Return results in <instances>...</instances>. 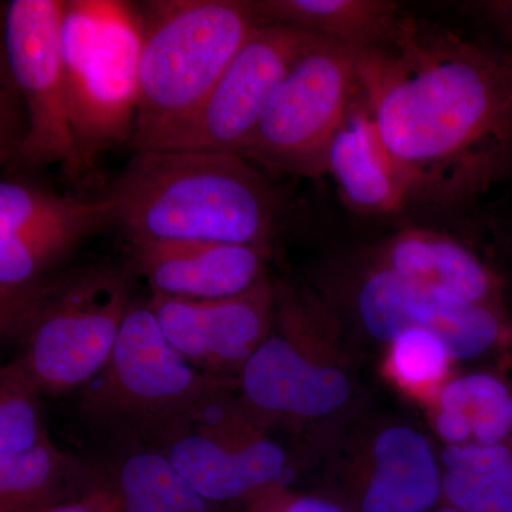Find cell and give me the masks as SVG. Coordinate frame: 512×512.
<instances>
[{"label":"cell","mask_w":512,"mask_h":512,"mask_svg":"<svg viewBox=\"0 0 512 512\" xmlns=\"http://www.w3.org/2000/svg\"><path fill=\"white\" fill-rule=\"evenodd\" d=\"M443 497L468 512H512V444H466L443 451Z\"/></svg>","instance_id":"obj_21"},{"label":"cell","mask_w":512,"mask_h":512,"mask_svg":"<svg viewBox=\"0 0 512 512\" xmlns=\"http://www.w3.org/2000/svg\"><path fill=\"white\" fill-rule=\"evenodd\" d=\"M357 311L373 338L392 343L412 329L433 333L451 359L483 355L503 335L494 306L461 301L393 269L382 266L367 275L357 292Z\"/></svg>","instance_id":"obj_13"},{"label":"cell","mask_w":512,"mask_h":512,"mask_svg":"<svg viewBox=\"0 0 512 512\" xmlns=\"http://www.w3.org/2000/svg\"><path fill=\"white\" fill-rule=\"evenodd\" d=\"M446 346L433 333L412 329L392 342L394 375L407 386L424 387L439 382L450 362Z\"/></svg>","instance_id":"obj_25"},{"label":"cell","mask_w":512,"mask_h":512,"mask_svg":"<svg viewBox=\"0 0 512 512\" xmlns=\"http://www.w3.org/2000/svg\"><path fill=\"white\" fill-rule=\"evenodd\" d=\"M43 396L32 376L13 359L0 370V456H12L45 440Z\"/></svg>","instance_id":"obj_24"},{"label":"cell","mask_w":512,"mask_h":512,"mask_svg":"<svg viewBox=\"0 0 512 512\" xmlns=\"http://www.w3.org/2000/svg\"><path fill=\"white\" fill-rule=\"evenodd\" d=\"M436 429L450 446L507 444L512 392L498 377L478 373L448 383L440 394Z\"/></svg>","instance_id":"obj_20"},{"label":"cell","mask_w":512,"mask_h":512,"mask_svg":"<svg viewBox=\"0 0 512 512\" xmlns=\"http://www.w3.org/2000/svg\"><path fill=\"white\" fill-rule=\"evenodd\" d=\"M265 23H281L365 52L392 42L404 15L387 0H256Z\"/></svg>","instance_id":"obj_17"},{"label":"cell","mask_w":512,"mask_h":512,"mask_svg":"<svg viewBox=\"0 0 512 512\" xmlns=\"http://www.w3.org/2000/svg\"><path fill=\"white\" fill-rule=\"evenodd\" d=\"M60 0H10L3 18L6 64L28 114V127L12 161L23 167L60 165L83 173L67 116L60 25Z\"/></svg>","instance_id":"obj_10"},{"label":"cell","mask_w":512,"mask_h":512,"mask_svg":"<svg viewBox=\"0 0 512 512\" xmlns=\"http://www.w3.org/2000/svg\"><path fill=\"white\" fill-rule=\"evenodd\" d=\"M121 500L113 478H103L100 483L42 512H120Z\"/></svg>","instance_id":"obj_27"},{"label":"cell","mask_w":512,"mask_h":512,"mask_svg":"<svg viewBox=\"0 0 512 512\" xmlns=\"http://www.w3.org/2000/svg\"><path fill=\"white\" fill-rule=\"evenodd\" d=\"M276 289L279 332L269 333L242 369L238 396L259 420L320 419L348 400V377L313 352L323 309L306 293Z\"/></svg>","instance_id":"obj_9"},{"label":"cell","mask_w":512,"mask_h":512,"mask_svg":"<svg viewBox=\"0 0 512 512\" xmlns=\"http://www.w3.org/2000/svg\"><path fill=\"white\" fill-rule=\"evenodd\" d=\"M264 424L232 390L198 404L154 439L205 500L245 503L285 485L288 474L284 448L266 436Z\"/></svg>","instance_id":"obj_8"},{"label":"cell","mask_w":512,"mask_h":512,"mask_svg":"<svg viewBox=\"0 0 512 512\" xmlns=\"http://www.w3.org/2000/svg\"><path fill=\"white\" fill-rule=\"evenodd\" d=\"M357 94L359 50L318 37L279 84L239 156L269 173L322 177Z\"/></svg>","instance_id":"obj_7"},{"label":"cell","mask_w":512,"mask_h":512,"mask_svg":"<svg viewBox=\"0 0 512 512\" xmlns=\"http://www.w3.org/2000/svg\"><path fill=\"white\" fill-rule=\"evenodd\" d=\"M138 10L143 42L133 151L190 119L265 23L255 2L244 0H151Z\"/></svg>","instance_id":"obj_3"},{"label":"cell","mask_w":512,"mask_h":512,"mask_svg":"<svg viewBox=\"0 0 512 512\" xmlns=\"http://www.w3.org/2000/svg\"><path fill=\"white\" fill-rule=\"evenodd\" d=\"M113 481L120 512H211L215 505L188 483L160 448L131 453Z\"/></svg>","instance_id":"obj_22"},{"label":"cell","mask_w":512,"mask_h":512,"mask_svg":"<svg viewBox=\"0 0 512 512\" xmlns=\"http://www.w3.org/2000/svg\"><path fill=\"white\" fill-rule=\"evenodd\" d=\"M326 174L332 175L345 204L359 214H394L410 202L407 175L380 136L360 92L330 144Z\"/></svg>","instance_id":"obj_15"},{"label":"cell","mask_w":512,"mask_h":512,"mask_svg":"<svg viewBox=\"0 0 512 512\" xmlns=\"http://www.w3.org/2000/svg\"><path fill=\"white\" fill-rule=\"evenodd\" d=\"M131 271L146 279L151 292L181 299H215L247 291L264 278L271 254L262 245L131 239Z\"/></svg>","instance_id":"obj_14"},{"label":"cell","mask_w":512,"mask_h":512,"mask_svg":"<svg viewBox=\"0 0 512 512\" xmlns=\"http://www.w3.org/2000/svg\"><path fill=\"white\" fill-rule=\"evenodd\" d=\"M141 16L119 0H67L60 57L67 116L82 171L130 146L140 96Z\"/></svg>","instance_id":"obj_4"},{"label":"cell","mask_w":512,"mask_h":512,"mask_svg":"<svg viewBox=\"0 0 512 512\" xmlns=\"http://www.w3.org/2000/svg\"><path fill=\"white\" fill-rule=\"evenodd\" d=\"M470 9L501 36L504 45L512 47V0L474 2Z\"/></svg>","instance_id":"obj_28"},{"label":"cell","mask_w":512,"mask_h":512,"mask_svg":"<svg viewBox=\"0 0 512 512\" xmlns=\"http://www.w3.org/2000/svg\"><path fill=\"white\" fill-rule=\"evenodd\" d=\"M104 197L131 239H192L269 247L286 202L256 165L237 154L134 151Z\"/></svg>","instance_id":"obj_2"},{"label":"cell","mask_w":512,"mask_h":512,"mask_svg":"<svg viewBox=\"0 0 512 512\" xmlns=\"http://www.w3.org/2000/svg\"><path fill=\"white\" fill-rule=\"evenodd\" d=\"M131 305L126 269L63 271L26 312L16 359L46 396L83 390L109 360Z\"/></svg>","instance_id":"obj_5"},{"label":"cell","mask_w":512,"mask_h":512,"mask_svg":"<svg viewBox=\"0 0 512 512\" xmlns=\"http://www.w3.org/2000/svg\"><path fill=\"white\" fill-rule=\"evenodd\" d=\"M357 512H427L443 497V476L427 440L409 427L384 430Z\"/></svg>","instance_id":"obj_16"},{"label":"cell","mask_w":512,"mask_h":512,"mask_svg":"<svg viewBox=\"0 0 512 512\" xmlns=\"http://www.w3.org/2000/svg\"><path fill=\"white\" fill-rule=\"evenodd\" d=\"M147 303L165 338L195 369L238 382L274 323L276 289L264 276L247 291L225 298L153 293Z\"/></svg>","instance_id":"obj_12"},{"label":"cell","mask_w":512,"mask_h":512,"mask_svg":"<svg viewBox=\"0 0 512 512\" xmlns=\"http://www.w3.org/2000/svg\"><path fill=\"white\" fill-rule=\"evenodd\" d=\"M92 218H110L114 224L113 204L104 195L97 200H77L22 178H3L0 184V234Z\"/></svg>","instance_id":"obj_23"},{"label":"cell","mask_w":512,"mask_h":512,"mask_svg":"<svg viewBox=\"0 0 512 512\" xmlns=\"http://www.w3.org/2000/svg\"><path fill=\"white\" fill-rule=\"evenodd\" d=\"M237 380L205 375L165 338L148 303H133L99 375L83 389L92 419L133 436L156 437L195 406Z\"/></svg>","instance_id":"obj_6"},{"label":"cell","mask_w":512,"mask_h":512,"mask_svg":"<svg viewBox=\"0 0 512 512\" xmlns=\"http://www.w3.org/2000/svg\"><path fill=\"white\" fill-rule=\"evenodd\" d=\"M436 512H468V511H461V510H457V508L447 507V508H441V510L436 511Z\"/></svg>","instance_id":"obj_29"},{"label":"cell","mask_w":512,"mask_h":512,"mask_svg":"<svg viewBox=\"0 0 512 512\" xmlns=\"http://www.w3.org/2000/svg\"><path fill=\"white\" fill-rule=\"evenodd\" d=\"M242 512H346V510L328 498L295 494L286 490L285 485H275L245 501Z\"/></svg>","instance_id":"obj_26"},{"label":"cell","mask_w":512,"mask_h":512,"mask_svg":"<svg viewBox=\"0 0 512 512\" xmlns=\"http://www.w3.org/2000/svg\"><path fill=\"white\" fill-rule=\"evenodd\" d=\"M319 36L264 23L229 63L197 111L147 150L241 154L279 84Z\"/></svg>","instance_id":"obj_11"},{"label":"cell","mask_w":512,"mask_h":512,"mask_svg":"<svg viewBox=\"0 0 512 512\" xmlns=\"http://www.w3.org/2000/svg\"><path fill=\"white\" fill-rule=\"evenodd\" d=\"M101 480L47 436L22 453L0 456V512H42Z\"/></svg>","instance_id":"obj_19"},{"label":"cell","mask_w":512,"mask_h":512,"mask_svg":"<svg viewBox=\"0 0 512 512\" xmlns=\"http://www.w3.org/2000/svg\"><path fill=\"white\" fill-rule=\"evenodd\" d=\"M359 92L402 165L410 202L464 207L512 177V47L404 16L359 52Z\"/></svg>","instance_id":"obj_1"},{"label":"cell","mask_w":512,"mask_h":512,"mask_svg":"<svg viewBox=\"0 0 512 512\" xmlns=\"http://www.w3.org/2000/svg\"><path fill=\"white\" fill-rule=\"evenodd\" d=\"M387 268L461 301L493 306L497 284L487 266L454 239L424 229L400 232L386 247Z\"/></svg>","instance_id":"obj_18"}]
</instances>
